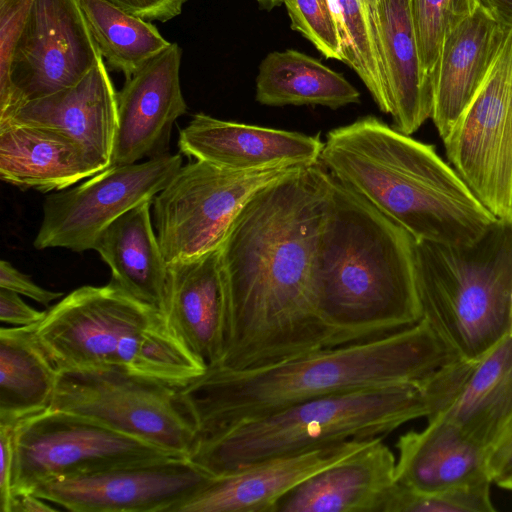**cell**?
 <instances>
[{
    "label": "cell",
    "mask_w": 512,
    "mask_h": 512,
    "mask_svg": "<svg viewBox=\"0 0 512 512\" xmlns=\"http://www.w3.org/2000/svg\"><path fill=\"white\" fill-rule=\"evenodd\" d=\"M174 456L184 455L122 434L91 419L48 408L21 420L16 426L13 497L31 493L48 480Z\"/></svg>",
    "instance_id": "10"
},
{
    "label": "cell",
    "mask_w": 512,
    "mask_h": 512,
    "mask_svg": "<svg viewBox=\"0 0 512 512\" xmlns=\"http://www.w3.org/2000/svg\"><path fill=\"white\" fill-rule=\"evenodd\" d=\"M343 62L361 79L378 108L391 115L389 87L365 0H330Z\"/></svg>",
    "instance_id": "30"
},
{
    "label": "cell",
    "mask_w": 512,
    "mask_h": 512,
    "mask_svg": "<svg viewBox=\"0 0 512 512\" xmlns=\"http://www.w3.org/2000/svg\"><path fill=\"white\" fill-rule=\"evenodd\" d=\"M508 490H511L512 491V483L506 488Z\"/></svg>",
    "instance_id": "43"
},
{
    "label": "cell",
    "mask_w": 512,
    "mask_h": 512,
    "mask_svg": "<svg viewBox=\"0 0 512 512\" xmlns=\"http://www.w3.org/2000/svg\"><path fill=\"white\" fill-rule=\"evenodd\" d=\"M330 183L321 163L299 167L257 191L233 221L220 246L217 367L255 369L336 346L318 314L313 282Z\"/></svg>",
    "instance_id": "1"
},
{
    "label": "cell",
    "mask_w": 512,
    "mask_h": 512,
    "mask_svg": "<svg viewBox=\"0 0 512 512\" xmlns=\"http://www.w3.org/2000/svg\"><path fill=\"white\" fill-rule=\"evenodd\" d=\"M291 28L303 35L327 59L343 62L342 44L330 0H283Z\"/></svg>",
    "instance_id": "33"
},
{
    "label": "cell",
    "mask_w": 512,
    "mask_h": 512,
    "mask_svg": "<svg viewBox=\"0 0 512 512\" xmlns=\"http://www.w3.org/2000/svg\"><path fill=\"white\" fill-rule=\"evenodd\" d=\"M256 100L262 105H321L337 109L360 102V92L340 73L297 50L269 53L260 63Z\"/></svg>",
    "instance_id": "28"
},
{
    "label": "cell",
    "mask_w": 512,
    "mask_h": 512,
    "mask_svg": "<svg viewBox=\"0 0 512 512\" xmlns=\"http://www.w3.org/2000/svg\"><path fill=\"white\" fill-rule=\"evenodd\" d=\"M320 163L416 241L468 245L497 220L433 145L375 116L330 130Z\"/></svg>",
    "instance_id": "4"
},
{
    "label": "cell",
    "mask_w": 512,
    "mask_h": 512,
    "mask_svg": "<svg viewBox=\"0 0 512 512\" xmlns=\"http://www.w3.org/2000/svg\"><path fill=\"white\" fill-rule=\"evenodd\" d=\"M36 334L59 371L114 368L182 387L207 369L164 312L112 280L66 295Z\"/></svg>",
    "instance_id": "6"
},
{
    "label": "cell",
    "mask_w": 512,
    "mask_h": 512,
    "mask_svg": "<svg viewBox=\"0 0 512 512\" xmlns=\"http://www.w3.org/2000/svg\"><path fill=\"white\" fill-rule=\"evenodd\" d=\"M510 335H512V323H511V331H510Z\"/></svg>",
    "instance_id": "44"
},
{
    "label": "cell",
    "mask_w": 512,
    "mask_h": 512,
    "mask_svg": "<svg viewBox=\"0 0 512 512\" xmlns=\"http://www.w3.org/2000/svg\"><path fill=\"white\" fill-rule=\"evenodd\" d=\"M103 169L73 139L49 128L0 125V177L21 189L64 190Z\"/></svg>",
    "instance_id": "24"
},
{
    "label": "cell",
    "mask_w": 512,
    "mask_h": 512,
    "mask_svg": "<svg viewBox=\"0 0 512 512\" xmlns=\"http://www.w3.org/2000/svg\"><path fill=\"white\" fill-rule=\"evenodd\" d=\"M415 244L331 176L313 282L318 314L336 346L381 338L421 320Z\"/></svg>",
    "instance_id": "3"
},
{
    "label": "cell",
    "mask_w": 512,
    "mask_h": 512,
    "mask_svg": "<svg viewBox=\"0 0 512 512\" xmlns=\"http://www.w3.org/2000/svg\"><path fill=\"white\" fill-rule=\"evenodd\" d=\"M465 379L463 366L451 362L418 380L312 399L199 438L188 458L216 477L271 458L385 436L442 412Z\"/></svg>",
    "instance_id": "5"
},
{
    "label": "cell",
    "mask_w": 512,
    "mask_h": 512,
    "mask_svg": "<svg viewBox=\"0 0 512 512\" xmlns=\"http://www.w3.org/2000/svg\"><path fill=\"white\" fill-rule=\"evenodd\" d=\"M421 320L459 359L477 361L510 334L512 219H497L475 242L416 241Z\"/></svg>",
    "instance_id": "7"
},
{
    "label": "cell",
    "mask_w": 512,
    "mask_h": 512,
    "mask_svg": "<svg viewBox=\"0 0 512 512\" xmlns=\"http://www.w3.org/2000/svg\"><path fill=\"white\" fill-rule=\"evenodd\" d=\"M395 447L397 481L413 491L436 493L488 478L486 448L442 415L400 435Z\"/></svg>",
    "instance_id": "22"
},
{
    "label": "cell",
    "mask_w": 512,
    "mask_h": 512,
    "mask_svg": "<svg viewBox=\"0 0 512 512\" xmlns=\"http://www.w3.org/2000/svg\"><path fill=\"white\" fill-rule=\"evenodd\" d=\"M0 287L25 295L44 306L63 296L61 292L40 287L29 276L21 273L5 260L0 262Z\"/></svg>",
    "instance_id": "36"
},
{
    "label": "cell",
    "mask_w": 512,
    "mask_h": 512,
    "mask_svg": "<svg viewBox=\"0 0 512 512\" xmlns=\"http://www.w3.org/2000/svg\"><path fill=\"white\" fill-rule=\"evenodd\" d=\"M409 3L421 69L432 81L446 35L476 10L479 1L409 0Z\"/></svg>",
    "instance_id": "31"
},
{
    "label": "cell",
    "mask_w": 512,
    "mask_h": 512,
    "mask_svg": "<svg viewBox=\"0 0 512 512\" xmlns=\"http://www.w3.org/2000/svg\"><path fill=\"white\" fill-rule=\"evenodd\" d=\"M46 311H38L27 305L18 293L0 287V320L16 326L39 323Z\"/></svg>",
    "instance_id": "39"
},
{
    "label": "cell",
    "mask_w": 512,
    "mask_h": 512,
    "mask_svg": "<svg viewBox=\"0 0 512 512\" xmlns=\"http://www.w3.org/2000/svg\"><path fill=\"white\" fill-rule=\"evenodd\" d=\"M256 1L259 2L262 6L269 8V9L283 3V0H256Z\"/></svg>",
    "instance_id": "42"
},
{
    "label": "cell",
    "mask_w": 512,
    "mask_h": 512,
    "mask_svg": "<svg viewBox=\"0 0 512 512\" xmlns=\"http://www.w3.org/2000/svg\"><path fill=\"white\" fill-rule=\"evenodd\" d=\"M166 315L183 342L207 367L220 362L224 320L220 247L168 264Z\"/></svg>",
    "instance_id": "23"
},
{
    "label": "cell",
    "mask_w": 512,
    "mask_h": 512,
    "mask_svg": "<svg viewBox=\"0 0 512 512\" xmlns=\"http://www.w3.org/2000/svg\"><path fill=\"white\" fill-rule=\"evenodd\" d=\"M101 58L78 0H34L0 83V122L23 103L74 85Z\"/></svg>",
    "instance_id": "12"
},
{
    "label": "cell",
    "mask_w": 512,
    "mask_h": 512,
    "mask_svg": "<svg viewBox=\"0 0 512 512\" xmlns=\"http://www.w3.org/2000/svg\"><path fill=\"white\" fill-rule=\"evenodd\" d=\"M509 31L479 4L446 35L432 74L431 119L442 140L484 82Z\"/></svg>",
    "instance_id": "20"
},
{
    "label": "cell",
    "mask_w": 512,
    "mask_h": 512,
    "mask_svg": "<svg viewBox=\"0 0 512 512\" xmlns=\"http://www.w3.org/2000/svg\"><path fill=\"white\" fill-rule=\"evenodd\" d=\"M372 439L333 443L211 476L174 512H276L278 503L298 485L353 455Z\"/></svg>",
    "instance_id": "16"
},
{
    "label": "cell",
    "mask_w": 512,
    "mask_h": 512,
    "mask_svg": "<svg viewBox=\"0 0 512 512\" xmlns=\"http://www.w3.org/2000/svg\"><path fill=\"white\" fill-rule=\"evenodd\" d=\"M34 0H0V83L8 76L14 47Z\"/></svg>",
    "instance_id": "34"
},
{
    "label": "cell",
    "mask_w": 512,
    "mask_h": 512,
    "mask_svg": "<svg viewBox=\"0 0 512 512\" xmlns=\"http://www.w3.org/2000/svg\"><path fill=\"white\" fill-rule=\"evenodd\" d=\"M16 424H0V510L10 512L13 499L12 475Z\"/></svg>",
    "instance_id": "37"
},
{
    "label": "cell",
    "mask_w": 512,
    "mask_h": 512,
    "mask_svg": "<svg viewBox=\"0 0 512 512\" xmlns=\"http://www.w3.org/2000/svg\"><path fill=\"white\" fill-rule=\"evenodd\" d=\"M78 3L102 57L126 79L171 44L149 21L109 0Z\"/></svg>",
    "instance_id": "29"
},
{
    "label": "cell",
    "mask_w": 512,
    "mask_h": 512,
    "mask_svg": "<svg viewBox=\"0 0 512 512\" xmlns=\"http://www.w3.org/2000/svg\"><path fill=\"white\" fill-rule=\"evenodd\" d=\"M438 414L477 444L491 443L512 417V335L475 361L459 394Z\"/></svg>",
    "instance_id": "27"
},
{
    "label": "cell",
    "mask_w": 512,
    "mask_h": 512,
    "mask_svg": "<svg viewBox=\"0 0 512 512\" xmlns=\"http://www.w3.org/2000/svg\"><path fill=\"white\" fill-rule=\"evenodd\" d=\"M152 201L128 210L96 240V250L109 266L112 281L137 299L167 312L168 263L151 218Z\"/></svg>",
    "instance_id": "25"
},
{
    "label": "cell",
    "mask_w": 512,
    "mask_h": 512,
    "mask_svg": "<svg viewBox=\"0 0 512 512\" xmlns=\"http://www.w3.org/2000/svg\"><path fill=\"white\" fill-rule=\"evenodd\" d=\"M324 141L287 131L216 119L204 113L193 116L180 130L182 154L233 171L252 172L320 163Z\"/></svg>",
    "instance_id": "17"
},
{
    "label": "cell",
    "mask_w": 512,
    "mask_h": 512,
    "mask_svg": "<svg viewBox=\"0 0 512 512\" xmlns=\"http://www.w3.org/2000/svg\"><path fill=\"white\" fill-rule=\"evenodd\" d=\"M494 18L512 29V0H478Z\"/></svg>",
    "instance_id": "41"
},
{
    "label": "cell",
    "mask_w": 512,
    "mask_h": 512,
    "mask_svg": "<svg viewBox=\"0 0 512 512\" xmlns=\"http://www.w3.org/2000/svg\"><path fill=\"white\" fill-rule=\"evenodd\" d=\"M59 369L36 324L0 329V424H16L50 407Z\"/></svg>",
    "instance_id": "26"
},
{
    "label": "cell",
    "mask_w": 512,
    "mask_h": 512,
    "mask_svg": "<svg viewBox=\"0 0 512 512\" xmlns=\"http://www.w3.org/2000/svg\"><path fill=\"white\" fill-rule=\"evenodd\" d=\"M27 124L55 130L81 145L105 170L117 128V93L101 58L77 83L16 108L0 125Z\"/></svg>",
    "instance_id": "18"
},
{
    "label": "cell",
    "mask_w": 512,
    "mask_h": 512,
    "mask_svg": "<svg viewBox=\"0 0 512 512\" xmlns=\"http://www.w3.org/2000/svg\"><path fill=\"white\" fill-rule=\"evenodd\" d=\"M491 483L486 478L441 492L420 493L397 481L386 512H492Z\"/></svg>",
    "instance_id": "32"
},
{
    "label": "cell",
    "mask_w": 512,
    "mask_h": 512,
    "mask_svg": "<svg viewBox=\"0 0 512 512\" xmlns=\"http://www.w3.org/2000/svg\"><path fill=\"white\" fill-rule=\"evenodd\" d=\"M49 408L187 457L197 439L180 387L125 370L59 371Z\"/></svg>",
    "instance_id": "8"
},
{
    "label": "cell",
    "mask_w": 512,
    "mask_h": 512,
    "mask_svg": "<svg viewBox=\"0 0 512 512\" xmlns=\"http://www.w3.org/2000/svg\"><path fill=\"white\" fill-rule=\"evenodd\" d=\"M456 359L420 320L381 338L260 368L207 367L180 389L199 439L312 399L418 380Z\"/></svg>",
    "instance_id": "2"
},
{
    "label": "cell",
    "mask_w": 512,
    "mask_h": 512,
    "mask_svg": "<svg viewBox=\"0 0 512 512\" xmlns=\"http://www.w3.org/2000/svg\"><path fill=\"white\" fill-rule=\"evenodd\" d=\"M392 103V127L411 135L432 115L433 84L422 72L409 0H365Z\"/></svg>",
    "instance_id": "21"
},
{
    "label": "cell",
    "mask_w": 512,
    "mask_h": 512,
    "mask_svg": "<svg viewBox=\"0 0 512 512\" xmlns=\"http://www.w3.org/2000/svg\"><path fill=\"white\" fill-rule=\"evenodd\" d=\"M146 21L166 22L178 16L187 0H109Z\"/></svg>",
    "instance_id": "38"
},
{
    "label": "cell",
    "mask_w": 512,
    "mask_h": 512,
    "mask_svg": "<svg viewBox=\"0 0 512 512\" xmlns=\"http://www.w3.org/2000/svg\"><path fill=\"white\" fill-rule=\"evenodd\" d=\"M180 63L181 49L171 43L126 79L117 93L110 166L168 153L172 126L187 109L180 87Z\"/></svg>",
    "instance_id": "15"
},
{
    "label": "cell",
    "mask_w": 512,
    "mask_h": 512,
    "mask_svg": "<svg viewBox=\"0 0 512 512\" xmlns=\"http://www.w3.org/2000/svg\"><path fill=\"white\" fill-rule=\"evenodd\" d=\"M485 468L491 482L505 489L512 483V417L486 447Z\"/></svg>",
    "instance_id": "35"
},
{
    "label": "cell",
    "mask_w": 512,
    "mask_h": 512,
    "mask_svg": "<svg viewBox=\"0 0 512 512\" xmlns=\"http://www.w3.org/2000/svg\"><path fill=\"white\" fill-rule=\"evenodd\" d=\"M187 456L56 478L31 493L73 512H174L209 479Z\"/></svg>",
    "instance_id": "14"
},
{
    "label": "cell",
    "mask_w": 512,
    "mask_h": 512,
    "mask_svg": "<svg viewBox=\"0 0 512 512\" xmlns=\"http://www.w3.org/2000/svg\"><path fill=\"white\" fill-rule=\"evenodd\" d=\"M182 166L180 154L115 165L46 197L33 245L38 250L94 249L100 233L133 207L152 201Z\"/></svg>",
    "instance_id": "13"
},
{
    "label": "cell",
    "mask_w": 512,
    "mask_h": 512,
    "mask_svg": "<svg viewBox=\"0 0 512 512\" xmlns=\"http://www.w3.org/2000/svg\"><path fill=\"white\" fill-rule=\"evenodd\" d=\"M383 438L302 482L276 512H386L397 478L396 457Z\"/></svg>",
    "instance_id": "19"
},
{
    "label": "cell",
    "mask_w": 512,
    "mask_h": 512,
    "mask_svg": "<svg viewBox=\"0 0 512 512\" xmlns=\"http://www.w3.org/2000/svg\"><path fill=\"white\" fill-rule=\"evenodd\" d=\"M34 493L17 494L13 497L10 512H50L58 508Z\"/></svg>",
    "instance_id": "40"
},
{
    "label": "cell",
    "mask_w": 512,
    "mask_h": 512,
    "mask_svg": "<svg viewBox=\"0 0 512 512\" xmlns=\"http://www.w3.org/2000/svg\"><path fill=\"white\" fill-rule=\"evenodd\" d=\"M299 167L242 172L201 160L182 165L152 200L156 235L166 262L219 248L248 200Z\"/></svg>",
    "instance_id": "9"
},
{
    "label": "cell",
    "mask_w": 512,
    "mask_h": 512,
    "mask_svg": "<svg viewBox=\"0 0 512 512\" xmlns=\"http://www.w3.org/2000/svg\"><path fill=\"white\" fill-rule=\"evenodd\" d=\"M443 143L476 198L497 219H512V29Z\"/></svg>",
    "instance_id": "11"
}]
</instances>
